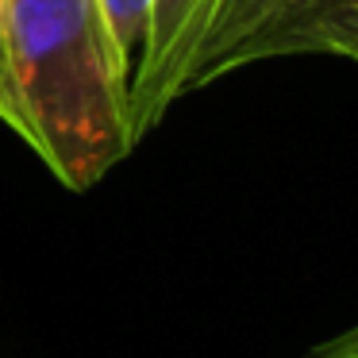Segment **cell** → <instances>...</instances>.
<instances>
[{
	"mask_svg": "<svg viewBox=\"0 0 358 358\" xmlns=\"http://www.w3.org/2000/svg\"><path fill=\"white\" fill-rule=\"evenodd\" d=\"M312 358H358V347H355V331H347L335 347H327V350H320V355H312Z\"/></svg>",
	"mask_w": 358,
	"mask_h": 358,
	"instance_id": "8992f818",
	"label": "cell"
},
{
	"mask_svg": "<svg viewBox=\"0 0 358 358\" xmlns=\"http://www.w3.org/2000/svg\"><path fill=\"white\" fill-rule=\"evenodd\" d=\"M216 0H150V24L143 35V62L135 85H127V135L139 147L150 127L162 124L178 96H185V73L196 55Z\"/></svg>",
	"mask_w": 358,
	"mask_h": 358,
	"instance_id": "3957f363",
	"label": "cell"
},
{
	"mask_svg": "<svg viewBox=\"0 0 358 358\" xmlns=\"http://www.w3.org/2000/svg\"><path fill=\"white\" fill-rule=\"evenodd\" d=\"M0 124L8 127L12 135H20L24 147H31V127H27L24 108H20V101H16V89H12V78H8L4 58H0Z\"/></svg>",
	"mask_w": 358,
	"mask_h": 358,
	"instance_id": "5b68a950",
	"label": "cell"
},
{
	"mask_svg": "<svg viewBox=\"0 0 358 358\" xmlns=\"http://www.w3.org/2000/svg\"><path fill=\"white\" fill-rule=\"evenodd\" d=\"M0 27H4V0H0ZM0 58H4V50H0Z\"/></svg>",
	"mask_w": 358,
	"mask_h": 358,
	"instance_id": "52a82bcc",
	"label": "cell"
},
{
	"mask_svg": "<svg viewBox=\"0 0 358 358\" xmlns=\"http://www.w3.org/2000/svg\"><path fill=\"white\" fill-rule=\"evenodd\" d=\"M101 20L108 27L112 50L124 66H131V50L143 47V35L150 24V0H96Z\"/></svg>",
	"mask_w": 358,
	"mask_h": 358,
	"instance_id": "277c9868",
	"label": "cell"
},
{
	"mask_svg": "<svg viewBox=\"0 0 358 358\" xmlns=\"http://www.w3.org/2000/svg\"><path fill=\"white\" fill-rule=\"evenodd\" d=\"M0 50L31 150L66 189L85 193L131 155L127 66L96 0H4Z\"/></svg>",
	"mask_w": 358,
	"mask_h": 358,
	"instance_id": "6da1fadb",
	"label": "cell"
},
{
	"mask_svg": "<svg viewBox=\"0 0 358 358\" xmlns=\"http://www.w3.org/2000/svg\"><path fill=\"white\" fill-rule=\"evenodd\" d=\"M358 55V0H216L185 73V96L266 58Z\"/></svg>",
	"mask_w": 358,
	"mask_h": 358,
	"instance_id": "7a4b0ae2",
	"label": "cell"
}]
</instances>
